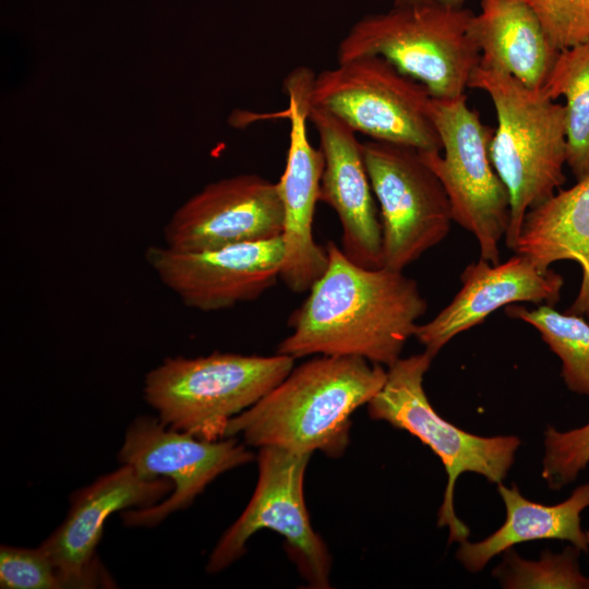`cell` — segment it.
Instances as JSON below:
<instances>
[{
    "instance_id": "obj_21",
    "label": "cell",
    "mask_w": 589,
    "mask_h": 589,
    "mask_svg": "<svg viewBox=\"0 0 589 589\" xmlns=\"http://www.w3.org/2000/svg\"><path fill=\"white\" fill-rule=\"evenodd\" d=\"M542 88L566 98V164L581 180L589 175V38L560 51Z\"/></svg>"
},
{
    "instance_id": "obj_24",
    "label": "cell",
    "mask_w": 589,
    "mask_h": 589,
    "mask_svg": "<svg viewBox=\"0 0 589 589\" xmlns=\"http://www.w3.org/2000/svg\"><path fill=\"white\" fill-rule=\"evenodd\" d=\"M544 436L541 476L550 489L560 490L589 464V423L566 432L548 426Z\"/></svg>"
},
{
    "instance_id": "obj_3",
    "label": "cell",
    "mask_w": 589,
    "mask_h": 589,
    "mask_svg": "<svg viewBox=\"0 0 589 589\" xmlns=\"http://www.w3.org/2000/svg\"><path fill=\"white\" fill-rule=\"evenodd\" d=\"M468 87L485 92L497 127L490 144L492 165L505 184L510 221L505 242L514 249L526 214L565 182V106L543 88H530L500 70L478 64Z\"/></svg>"
},
{
    "instance_id": "obj_14",
    "label": "cell",
    "mask_w": 589,
    "mask_h": 589,
    "mask_svg": "<svg viewBox=\"0 0 589 589\" xmlns=\"http://www.w3.org/2000/svg\"><path fill=\"white\" fill-rule=\"evenodd\" d=\"M284 211L277 183L242 173L206 184L172 214L165 245L204 251L281 236Z\"/></svg>"
},
{
    "instance_id": "obj_23",
    "label": "cell",
    "mask_w": 589,
    "mask_h": 589,
    "mask_svg": "<svg viewBox=\"0 0 589 589\" xmlns=\"http://www.w3.org/2000/svg\"><path fill=\"white\" fill-rule=\"evenodd\" d=\"M580 552L570 544L560 554L546 550L540 560L527 561L509 549L493 576L512 589H589V577L581 574L578 564Z\"/></svg>"
},
{
    "instance_id": "obj_26",
    "label": "cell",
    "mask_w": 589,
    "mask_h": 589,
    "mask_svg": "<svg viewBox=\"0 0 589 589\" xmlns=\"http://www.w3.org/2000/svg\"><path fill=\"white\" fill-rule=\"evenodd\" d=\"M539 19L552 45L561 50L589 38V0H521Z\"/></svg>"
},
{
    "instance_id": "obj_10",
    "label": "cell",
    "mask_w": 589,
    "mask_h": 589,
    "mask_svg": "<svg viewBox=\"0 0 589 589\" xmlns=\"http://www.w3.org/2000/svg\"><path fill=\"white\" fill-rule=\"evenodd\" d=\"M361 149L380 204L383 266L402 271L447 236L450 202L418 149L374 140Z\"/></svg>"
},
{
    "instance_id": "obj_15",
    "label": "cell",
    "mask_w": 589,
    "mask_h": 589,
    "mask_svg": "<svg viewBox=\"0 0 589 589\" xmlns=\"http://www.w3.org/2000/svg\"><path fill=\"white\" fill-rule=\"evenodd\" d=\"M172 490L170 480L147 479L122 464L75 493L67 518L40 545L64 587L91 588L101 582L95 550L111 514L153 506Z\"/></svg>"
},
{
    "instance_id": "obj_22",
    "label": "cell",
    "mask_w": 589,
    "mask_h": 589,
    "mask_svg": "<svg viewBox=\"0 0 589 589\" xmlns=\"http://www.w3.org/2000/svg\"><path fill=\"white\" fill-rule=\"evenodd\" d=\"M505 312L533 326L561 359L566 386L589 396V321L570 312L561 313L548 304L536 309L510 304Z\"/></svg>"
},
{
    "instance_id": "obj_2",
    "label": "cell",
    "mask_w": 589,
    "mask_h": 589,
    "mask_svg": "<svg viewBox=\"0 0 589 589\" xmlns=\"http://www.w3.org/2000/svg\"><path fill=\"white\" fill-rule=\"evenodd\" d=\"M387 371L359 357L315 356L233 417L225 437L336 458L349 443L352 413L378 393Z\"/></svg>"
},
{
    "instance_id": "obj_11",
    "label": "cell",
    "mask_w": 589,
    "mask_h": 589,
    "mask_svg": "<svg viewBox=\"0 0 589 589\" xmlns=\"http://www.w3.org/2000/svg\"><path fill=\"white\" fill-rule=\"evenodd\" d=\"M118 458L147 479L165 478L173 483L170 497L160 504L122 514L127 526L153 527L189 507L219 474L255 456L236 437L201 440L144 416L129 425Z\"/></svg>"
},
{
    "instance_id": "obj_13",
    "label": "cell",
    "mask_w": 589,
    "mask_h": 589,
    "mask_svg": "<svg viewBox=\"0 0 589 589\" xmlns=\"http://www.w3.org/2000/svg\"><path fill=\"white\" fill-rule=\"evenodd\" d=\"M281 236L204 251L152 245L145 260L189 308L204 312L257 299L280 278Z\"/></svg>"
},
{
    "instance_id": "obj_20",
    "label": "cell",
    "mask_w": 589,
    "mask_h": 589,
    "mask_svg": "<svg viewBox=\"0 0 589 589\" xmlns=\"http://www.w3.org/2000/svg\"><path fill=\"white\" fill-rule=\"evenodd\" d=\"M497 492L505 505V521L482 541L460 542L456 557L467 570L479 572L495 555L528 541H568L581 552H588L580 515L589 507V483L577 486L567 500L555 505L527 500L514 483L509 488L498 483Z\"/></svg>"
},
{
    "instance_id": "obj_27",
    "label": "cell",
    "mask_w": 589,
    "mask_h": 589,
    "mask_svg": "<svg viewBox=\"0 0 589 589\" xmlns=\"http://www.w3.org/2000/svg\"><path fill=\"white\" fill-rule=\"evenodd\" d=\"M466 0H392L393 5L429 4L445 8H462Z\"/></svg>"
},
{
    "instance_id": "obj_16",
    "label": "cell",
    "mask_w": 589,
    "mask_h": 589,
    "mask_svg": "<svg viewBox=\"0 0 589 589\" xmlns=\"http://www.w3.org/2000/svg\"><path fill=\"white\" fill-rule=\"evenodd\" d=\"M324 168L318 202L330 206L341 225V251L359 266L383 267L382 225L363 160L361 142L341 119L311 103Z\"/></svg>"
},
{
    "instance_id": "obj_17",
    "label": "cell",
    "mask_w": 589,
    "mask_h": 589,
    "mask_svg": "<svg viewBox=\"0 0 589 589\" xmlns=\"http://www.w3.org/2000/svg\"><path fill=\"white\" fill-rule=\"evenodd\" d=\"M460 281L450 303L430 322L417 325L413 336L433 358L456 335L481 324L502 306L518 302L554 306L564 283L560 274L541 271L521 254L497 264L480 257L464 269Z\"/></svg>"
},
{
    "instance_id": "obj_5",
    "label": "cell",
    "mask_w": 589,
    "mask_h": 589,
    "mask_svg": "<svg viewBox=\"0 0 589 589\" xmlns=\"http://www.w3.org/2000/svg\"><path fill=\"white\" fill-rule=\"evenodd\" d=\"M293 368L294 358L277 352L167 358L147 373L144 396L165 425L218 441L233 417L256 404Z\"/></svg>"
},
{
    "instance_id": "obj_1",
    "label": "cell",
    "mask_w": 589,
    "mask_h": 589,
    "mask_svg": "<svg viewBox=\"0 0 589 589\" xmlns=\"http://www.w3.org/2000/svg\"><path fill=\"white\" fill-rule=\"evenodd\" d=\"M325 248L327 267L289 316L292 332L277 353L359 357L392 365L428 309L418 284L402 271L357 265L334 241Z\"/></svg>"
},
{
    "instance_id": "obj_9",
    "label": "cell",
    "mask_w": 589,
    "mask_h": 589,
    "mask_svg": "<svg viewBox=\"0 0 589 589\" xmlns=\"http://www.w3.org/2000/svg\"><path fill=\"white\" fill-rule=\"evenodd\" d=\"M310 454L276 446L260 447L255 491L243 513L214 548L206 570L218 573L245 552L247 541L269 529L285 538V548L310 587H329L332 558L323 539L312 528L303 495Z\"/></svg>"
},
{
    "instance_id": "obj_6",
    "label": "cell",
    "mask_w": 589,
    "mask_h": 589,
    "mask_svg": "<svg viewBox=\"0 0 589 589\" xmlns=\"http://www.w3.org/2000/svg\"><path fill=\"white\" fill-rule=\"evenodd\" d=\"M433 357L426 351L399 358L388 366L384 385L369 401L368 412L396 429L418 437L440 457L447 472V484L438 510V527H448V541L467 540L469 530L456 516L454 491L465 472L502 483L512 467L520 440L517 436H479L447 422L431 406L423 388V376Z\"/></svg>"
},
{
    "instance_id": "obj_19",
    "label": "cell",
    "mask_w": 589,
    "mask_h": 589,
    "mask_svg": "<svg viewBox=\"0 0 589 589\" xmlns=\"http://www.w3.org/2000/svg\"><path fill=\"white\" fill-rule=\"evenodd\" d=\"M513 251L541 271L562 260L577 262L581 284L567 312L589 321V175L530 209Z\"/></svg>"
},
{
    "instance_id": "obj_7",
    "label": "cell",
    "mask_w": 589,
    "mask_h": 589,
    "mask_svg": "<svg viewBox=\"0 0 589 589\" xmlns=\"http://www.w3.org/2000/svg\"><path fill=\"white\" fill-rule=\"evenodd\" d=\"M430 113L444 155L419 154L441 181L453 220L474 236L481 259L497 264L498 245L509 227L510 202L490 157L494 131L467 106L466 95L455 99L432 97Z\"/></svg>"
},
{
    "instance_id": "obj_18",
    "label": "cell",
    "mask_w": 589,
    "mask_h": 589,
    "mask_svg": "<svg viewBox=\"0 0 589 589\" xmlns=\"http://www.w3.org/2000/svg\"><path fill=\"white\" fill-rule=\"evenodd\" d=\"M470 32L480 64L505 72L530 88H542L560 50L521 0H481Z\"/></svg>"
},
{
    "instance_id": "obj_8",
    "label": "cell",
    "mask_w": 589,
    "mask_h": 589,
    "mask_svg": "<svg viewBox=\"0 0 589 589\" xmlns=\"http://www.w3.org/2000/svg\"><path fill=\"white\" fill-rule=\"evenodd\" d=\"M431 99L423 84L380 56L337 62L315 74L311 89L313 105L332 112L354 132L421 152H441Z\"/></svg>"
},
{
    "instance_id": "obj_4",
    "label": "cell",
    "mask_w": 589,
    "mask_h": 589,
    "mask_svg": "<svg viewBox=\"0 0 589 589\" xmlns=\"http://www.w3.org/2000/svg\"><path fill=\"white\" fill-rule=\"evenodd\" d=\"M473 15L464 7L393 5L350 27L338 45L337 62L380 56L423 84L432 97L459 98L480 62L470 32Z\"/></svg>"
},
{
    "instance_id": "obj_25",
    "label": "cell",
    "mask_w": 589,
    "mask_h": 589,
    "mask_svg": "<svg viewBox=\"0 0 589 589\" xmlns=\"http://www.w3.org/2000/svg\"><path fill=\"white\" fill-rule=\"evenodd\" d=\"M0 587L4 589H59L63 580L47 553L38 549L1 545Z\"/></svg>"
},
{
    "instance_id": "obj_12",
    "label": "cell",
    "mask_w": 589,
    "mask_h": 589,
    "mask_svg": "<svg viewBox=\"0 0 589 589\" xmlns=\"http://www.w3.org/2000/svg\"><path fill=\"white\" fill-rule=\"evenodd\" d=\"M314 76L309 68L299 67L284 82L290 131L285 170L276 182L284 211L280 279L297 293L309 291L328 263L326 248L313 237L324 168L323 153L310 143L306 130Z\"/></svg>"
},
{
    "instance_id": "obj_28",
    "label": "cell",
    "mask_w": 589,
    "mask_h": 589,
    "mask_svg": "<svg viewBox=\"0 0 589 589\" xmlns=\"http://www.w3.org/2000/svg\"><path fill=\"white\" fill-rule=\"evenodd\" d=\"M586 536H587V540H588V543H589V527H588V529L586 530Z\"/></svg>"
}]
</instances>
